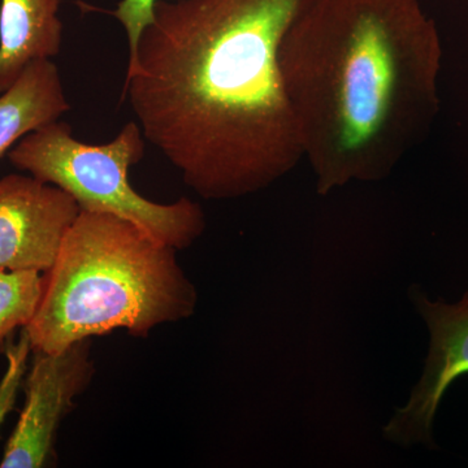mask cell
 Instances as JSON below:
<instances>
[{"label":"cell","instance_id":"obj_1","mask_svg":"<svg viewBox=\"0 0 468 468\" xmlns=\"http://www.w3.org/2000/svg\"><path fill=\"white\" fill-rule=\"evenodd\" d=\"M310 3L156 0L122 100L202 198L261 192L303 159L279 51Z\"/></svg>","mask_w":468,"mask_h":468},{"label":"cell","instance_id":"obj_2","mask_svg":"<svg viewBox=\"0 0 468 468\" xmlns=\"http://www.w3.org/2000/svg\"><path fill=\"white\" fill-rule=\"evenodd\" d=\"M441 58L419 0H311L279 63L319 194L392 174L439 111Z\"/></svg>","mask_w":468,"mask_h":468},{"label":"cell","instance_id":"obj_3","mask_svg":"<svg viewBox=\"0 0 468 468\" xmlns=\"http://www.w3.org/2000/svg\"><path fill=\"white\" fill-rule=\"evenodd\" d=\"M197 303L176 249L125 218L80 209L24 331L32 351L55 354L117 329L147 337L189 319Z\"/></svg>","mask_w":468,"mask_h":468},{"label":"cell","instance_id":"obj_4","mask_svg":"<svg viewBox=\"0 0 468 468\" xmlns=\"http://www.w3.org/2000/svg\"><path fill=\"white\" fill-rule=\"evenodd\" d=\"M144 141L138 122H129L111 143L88 144L77 140L72 126L57 120L21 138L8 159L37 180L63 189L81 211L125 218L176 250H185L205 232V214L192 199L183 197L163 205L132 186L129 168L144 159Z\"/></svg>","mask_w":468,"mask_h":468},{"label":"cell","instance_id":"obj_5","mask_svg":"<svg viewBox=\"0 0 468 468\" xmlns=\"http://www.w3.org/2000/svg\"><path fill=\"white\" fill-rule=\"evenodd\" d=\"M33 354L26 380V403L5 445L2 468L50 466L58 427L94 375L91 340L70 345L60 353Z\"/></svg>","mask_w":468,"mask_h":468},{"label":"cell","instance_id":"obj_6","mask_svg":"<svg viewBox=\"0 0 468 468\" xmlns=\"http://www.w3.org/2000/svg\"><path fill=\"white\" fill-rule=\"evenodd\" d=\"M80 207L55 185L33 176L0 178V270L45 273Z\"/></svg>","mask_w":468,"mask_h":468},{"label":"cell","instance_id":"obj_7","mask_svg":"<svg viewBox=\"0 0 468 468\" xmlns=\"http://www.w3.org/2000/svg\"><path fill=\"white\" fill-rule=\"evenodd\" d=\"M412 300L430 328V354L408 405L396 410L384 437L405 448L414 443L436 448L432 424L443 393L455 378L468 374V292L455 304L428 301L419 292Z\"/></svg>","mask_w":468,"mask_h":468},{"label":"cell","instance_id":"obj_8","mask_svg":"<svg viewBox=\"0 0 468 468\" xmlns=\"http://www.w3.org/2000/svg\"><path fill=\"white\" fill-rule=\"evenodd\" d=\"M60 0L0 3V94L33 61L57 57L63 43Z\"/></svg>","mask_w":468,"mask_h":468},{"label":"cell","instance_id":"obj_9","mask_svg":"<svg viewBox=\"0 0 468 468\" xmlns=\"http://www.w3.org/2000/svg\"><path fill=\"white\" fill-rule=\"evenodd\" d=\"M69 110L58 67L51 58L33 61L0 94V156L21 138L57 122Z\"/></svg>","mask_w":468,"mask_h":468},{"label":"cell","instance_id":"obj_10","mask_svg":"<svg viewBox=\"0 0 468 468\" xmlns=\"http://www.w3.org/2000/svg\"><path fill=\"white\" fill-rule=\"evenodd\" d=\"M43 273L0 270V350L17 328H26L41 300Z\"/></svg>","mask_w":468,"mask_h":468},{"label":"cell","instance_id":"obj_11","mask_svg":"<svg viewBox=\"0 0 468 468\" xmlns=\"http://www.w3.org/2000/svg\"><path fill=\"white\" fill-rule=\"evenodd\" d=\"M155 3L156 0H122L115 11L110 12L124 27L128 36L129 61L135 57L138 41L144 27L153 21Z\"/></svg>","mask_w":468,"mask_h":468},{"label":"cell","instance_id":"obj_12","mask_svg":"<svg viewBox=\"0 0 468 468\" xmlns=\"http://www.w3.org/2000/svg\"><path fill=\"white\" fill-rule=\"evenodd\" d=\"M8 349V371L0 384V424L3 423V419L14 405L15 394H16L18 384H20L24 369H26L27 354L32 351V345H30L29 337L24 329L17 346H11Z\"/></svg>","mask_w":468,"mask_h":468}]
</instances>
